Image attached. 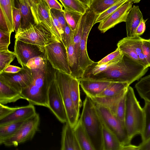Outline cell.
Segmentation results:
<instances>
[{"instance_id": "d590c367", "label": "cell", "mask_w": 150, "mask_h": 150, "mask_svg": "<svg viewBox=\"0 0 150 150\" xmlns=\"http://www.w3.org/2000/svg\"><path fill=\"white\" fill-rule=\"evenodd\" d=\"M64 10L66 21L71 30L74 31L83 14L75 11Z\"/></svg>"}, {"instance_id": "ab89813d", "label": "cell", "mask_w": 150, "mask_h": 150, "mask_svg": "<svg viewBox=\"0 0 150 150\" xmlns=\"http://www.w3.org/2000/svg\"><path fill=\"white\" fill-rule=\"evenodd\" d=\"M11 34L8 32L0 30V52L9 50Z\"/></svg>"}, {"instance_id": "7402d4cb", "label": "cell", "mask_w": 150, "mask_h": 150, "mask_svg": "<svg viewBox=\"0 0 150 150\" xmlns=\"http://www.w3.org/2000/svg\"><path fill=\"white\" fill-rule=\"evenodd\" d=\"M102 136L103 150H122L123 146L117 137L103 122Z\"/></svg>"}, {"instance_id": "7bdbcfd3", "label": "cell", "mask_w": 150, "mask_h": 150, "mask_svg": "<svg viewBox=\"0 0 150 150\" xmlns=\"http://www.w3.org/2000/svg\"><path fill=\"white\" fill-rule=\"evenodd\" d=\"M74 31L66 22L64 31V40L63 44L66 49L70 44L73 41Z\"/></svg>"}, {"instance_id": "11a10c76", "label": "cell", "mask_w": 150, "mask_h": 150, "mask_svg": "<svg viewBox=\"0 0 150 150\" xmlns=\"http://www.w3.org/2000/svg\"><path fill=\"white\" fill-rule=\"evenodd\" d=\"M139 146L131 144L123 146L122 150H139Z\"/></svg>"}, {"instance_id": "8992f818", "label": "cell", "mask_w": 150, "mask_h": 150, "mask_svg": "<svg viewBox=\"0 0 150 150\" xmlns=\"http://www.w3.org/2000/svg\"><path fill=\"white\" fill-rule=\"evenodd\" d=\"M93 102L103 122L116 135L122 145L123 146L130 144L131 141L128 137L124 123L109 108Z\"/></svg>"}, {"instance_id": "e575fe53", "label": "cell", "mask_w": 150, "mask_h": 150, "mask_svg": "<svg viewBox=\"0 0 150 150\" xmlns=\"http://www.w3.org/2000/svg\"><path fill=\"white\" fill-rule=\"evenodd\" d=\"M64 9L84 14L89 8L88 6L77 0H59Z\"/></svg>"}, {"instance_id": "5b68a950", "label": "cell", "mask_w": 150, "mask_h": 150, "mask_svg": "<svg viewBox=\"0 0 150 150\" xmlns=\"http://www.w3.org/2000/svg\"><path fill=\"white\" fill-rule=\"evenodd\" d=\"M15 38L37 46L43 52L47 45L55 42H61L42 23L31 24L25 28H20L16 33Z\"/></svg>"}, {"instance_id": "1f68e13d", "label": "cell", "mask_w": 150, "mask_h": 150, "mask_svg": "<svg viewBox=\"0 0 150 150\" xmlns=\"http://www.w3.org/2000/svg\"><path fill=\"white\" fill-rule=\"evenodd\" d=\"M130 85L126 82H111L108 87L97 97L115 96L127 89Z\"/></svg>"}, {"instance_id": "680465c9", "label": "cell", "mask_w": 150, "mask_h": 150, "mask_svg": "<svg viewBox=\"0 0 150 150\" xmlns=\"http://www.w3.org/2000/svg\"><path fill=\"white\" fill-rule=\"evenodd\" d=\"M134 3H139L141 0H129Z\"/></svg>"}, {"instance_id": "e0dca14e", "label": "cell", "mask_w": 150, "mask_h": 150, "mask_svg": "<svg viewBox=\"0 0 150 150\" xmlns=\"http://www.w3.org/2000/svg\"><path fill=\"white\" fill-rule=\"evenodd\" d=\"M79 85L86 96L90 98L98 96L111 82L89 79H78Z\"/></svg>"}, {"instance_id": "52a82bcc", "label": "cell", "mask_w": 150, "mask_h": 150, "mask_svg": "<svg viewBox=\"0 0 150 150\" xmlns=\"http://www.w3.org/2000/svg\"><path fill=\"white\" fill-rule=\"evenodd\" d=\"M68 74L55 69V78L64 104L67 122L74 128L79 121V113L77 111L70 95Z\"/></svg>"}, {"instance_id": "836d02e7", "label": "cell", "mask_w": 150, "mask_h": 150, "mask_svg": "<svg viewBox=\"0 0 150 150\" xmlns=\"http://www.w3.org/2000/svg\"><path fill=\"white\" fill-rule=\"evenodd\" d=\"M144 115V125L141 136L142 143H144L150 138V103L145 101L143 108Z\"/></svg>"}, {"instance_id": "db71d44e", "label": "cell", "mask_w": 150, "mask_h": 150, "mask_svg": "<svg viewBox=\"0 0 150 150\" xmlns=\"http://www.w3.org/2000/svg\"><path fill=\"white\" fill-rule=\"evenodd\" d=\"M138 57L142 65L146 68L149 67V64L147 61L142 52L138 55Z\"/></svg>"}, {"instance_id": "4316f807", "label": "cell", "mask_w": 150, "mask_h": 150, "mask_svg": "<svg viewBox=\"0 0 150 150\" xmlns=\"http://www.w3.org/2000/svg\"><path fill=\"white\" fill-rule=\"evenodd\" d=\"M123 54L115 59L102 64H98L97 62H94L89 66L84 71L82 77L80 79H86L93 75L96 74L107 69L111 66L118 62L122 58Z\"/></svg>"}, {"instance_id": "44dd1931", "label": "cell", "mask_w": 150, "mask_h": 150, "mask_svg": "<svg viewBox=\"0 0 150 150\" xmlns=\"http://www.w3.org/2000/svg\"><path fill=\"white\" fill-rule=\"evenodd\" d=\"M24 99L21 93L0 80V103L5 105Z\"/></svg>"}, {"instance_id": "7c38bea8", "label": "cell", "mask_w": 150, "mask_h": 150, "mask_svg": "<svg viewBox=\"0 0 150 150\" xmlns=\"http://www.w3.org/2000/svg\"><path fill=\"white\" fill-rule=\"evenodd\" d=\"M22 69L18 72L11 73L2 72L0 74V80L5 82L13 88L21 93L32 82V70L26 66L22 67Z\"/></svg>"}, {"instance_id": "f5cc1de1", "label": "cell", "mask_w": 150, "mask_h": 150, "mask_svg": "<svg viewBox=\"0 0 150 150\" xmlns=\"http://www.w3.org/2000/svg\"><path fill=\"white\" fill-rule=\"evenodd\" d=\"M139 150H150V138L144 143H141L139 146Z\"/></svg>"}, {"instance_id": "277c9868", "label": "cell", "mask_w": 150, "mask_h": 150, "mask_svg": "<svg viewBox=\"0 0 150 150\" xmlns=\"http://www.w3.org/2000/svg\"><path fill=\"white\" fill-rule=\"evenodd\" d=\"M144 121L143 109L137 100L133 88L129 86L126 94L124 122L131 141L135 136L141 134Z\"/></svg>"}, {"instance_id": "30bf717a", "label": "cell", "mask_w": 150, "mask_h": 150, "mask_svg": "<svg viewBox=\"0 0 150 150\" xmlns=\"http://www.w3.org/2000/svg\"><path fill=\"white\" fill-rule=\"evenodd\" d=\"M99 14L95 13L88 8L86 11V16L83 25V32L80 44L79 66L83 73L86 69L94 63L89 57L87 49V39L90 31Z\"/></svg>"}, {"instance_id": "91938a15", "label": "cell", "mask_w": 150, "mask_h": 150, "mask_svg": "<svg viewBox=\"0 0 150 150\" xmlns=\"http://www.w3.org/2000/svg\"><path fill=\"white\" fill-rule=\"evenodd\" d=\"M18 0V1H20V0ZM29 0V1H30V0Z\"/></svg>"}, {"instance_id": "5bb4252c", "label": "cell", "mask_w": 150, "mask_h": 150, "mask_svg": "<svg viewBox=\"0 0 150 150\" xmlns=\"http://www.w3.org/2000/svg\"><path fill=\"white\" fill-rule=\"evenodd\" d=\"M133 3L129 0L113 13L100 22L98 28L104 33L122 22H125Z\"/></svg>"}, {"instance_id": "ee69618b", "label": "cell", "mask_w": 150, "mask_h": 150, "mask_svg": "<svg viewBox=\"0 0 150 150\" xmlns=\"http://www.w3.org/2000/svg\"><path fill=\"white\" fill-rule=\"evenodd\" d=\"M50 11L57 18L64 32L66 21L64 10L60 11L54 9H51Z\"/></svg>"}, {"instance_id": "74e56055", "label": "cell", "mask_w": 150, "mask_h": 150, "mask_svg": "<svg viewBox=\"0 0 150 150\" xmlns=\"http://www.w3.org/2000/svg\"><path fill=\"white\" fill-rule=\"evenodd\" d=\"M129 0H120L105 11L99 15L95 22V24L100 22L113 13Z\"/></svg>"}, {"instance_id": "3957f363", "label": "cell", "mask_w": 150, "mask_h": 150, "mask_svg": "<svg viewBox=\"0 0 150 150\" xmlns=\"http://www.w3.org/2000/svg\"><path fill=\"white\" fill-rule=\"evenodd\" d=\"M95 150H103V122L92 99L86 96L79 119Z\"/></svg>"}, {"instance_id": "9a60e30c", "label": "cell", "mask_w": 150, "mask_h": 150, "mask_svg": "<svg viewBox=\"0 0 150 150\" xmlns=\"http://www.w3.org/2000/svg\"><path fill=\"white\" fill-rule=\"evenodd\" d=\"M14 52L22 67L26 66L28 61L32 58L44 54L37 46L16 39L15 41Z\"/></svg>"}, {"instance_id": "4dcf8cb0", "label": "cell", "mask_w": 150, "mask_h": 150, "mask_svg": "<svg viewBox=\"0 0 150 150\" xmlns=\"http://www.w3.org/2000/svg\"><path fill=\"white\" fill-rule=\"evenodd\" d=\"M86 16V12L82 16L75 30L74 31L73 41L74 54L76 62L79 67L80 44L82 35L83 25Z\"/></svg>"}, {"instance_id": "ba28073f", "label": "cell", "mask_w": 150, "mask_h": 150, "mask_svg": "<svg viewBox=\"0 0 150 150\" xmlns=\"http://www.w3.org/2000/svg\"><path fill=\"white\" fill-rule=\"evenodd\" d=\"M44 56L54 69L71 75L66 49L61 42H55L45 47Z\"/></svg>"}, {"instance_id": "c3c4849f", "label": "cell", "mask_w": 150, "mask_h": 150, "mask_svg": "<svg viewBox=\"0 0 150 150\" xmlns=\"http://www.w3.org/2000/svg\"><path fill=\"white\" fill-rule=\"evenodd\" d=\"M48 4L50 9H54L63 11V6L57 0H45Z\"/></svg>"}, {"instance_id": "9f6ffc18", "label": "cell", "mask_w": 150, "mask_h": 150, "mask_svg": "<svg viewBox=\"0 0 150 150\" xmlns=\"http://www.w3.org/2000/svg\"><path fill=\"white\" fill-rule=\"evenodd\" d=\"M89 8L92 0H77Z\"/></svg>"}, {"instance_id": "d6986e66", "label": "cell", "mask_w": 150, "mask_h": 150, "mask_svg": "<svg viewBox=\"0 0 150 150\" xmlns=\"http://www.w3.org/2000/svg\"><path fill=\"white\" fill-rule=\"evenodd\" d=\"M61 150H81L77 141L74 128L68 122L62 129L61 140Z\"/></svg>"}, {"instance_id": "603a6c76", "label": "cell", "mask_w": 150, "mask_h": 150, "mask_svg": "<svg viewBox=\"0 0 150 150\" xmlns=\"http://www.w3.org/2000/svg\"><path fill=\"white\" fill-rule=\"evenodd\" d=\"M68 88L70 95L76 108L79 113L82 105L79 79L70 74H68Z\"/></svg>"}, {"instance_id": "83f0119b", "label": "cell", "mask_w": 150, "mask_h": 150, "mask_svg": "<svg viewBox=\"0 0 150 150\" xmlns=\"http://www.w3.org/2000/svg\"><path fill=\"white\" fill-rule=\"evenodd\" d=\"M15 7L14 0H0V10L3 13L10 32L14 30L12 18L13 10Z\"/></svg>"}, {"instance_id": "681fc988", "label": "cell", "mask_w": 150, "mask_h": 150, "mask_svg": "<svg viewBox=\"0 0 150 150\" xmlns=\"http://www.w3.org/2000/svg\"><path fill=\"white\" fill-rule=\"evenodd\" d=\"M0 30L9 32L5 18L1 10H0Z\"/></svg>"}, {"instance_id": "cb8c5ba5", "label": "cell", "mask_w": 150, "mask_h": 150, "mask_svg": "<svg viewBox=\"0 0 150 150\" xmlns=\"http://www.w3.org/2000/svg\"><path fill=\"white\" fill-rule=\"evenodd\" d=\"M18 1V8L21 13V25L20 28H25L35 23L31 10V3L29 0Z\"/></svg>"}, {"instance_id": "f6af8a7d", "label": "cell", "mask_w": 150, "mask_h": 150, "mask_svg": "<svg viewBox=\"0 0 150 150\" xmlns=\"http://www.w3.org/2000/svg\"><path fill=\"white\" fill-rule=\"evenodd\" d=\"M122 54L117 47L113 52L108 55L101 60L97 62L98 64H102L112 61L119 57Z\"/></svg>"}, {"instance_id": "7dc6e473", "label": "cell", "mask_w": 150, "mask_h": 150, "mask_svg": "<svg viewBox=\"0 0 150 150\" xmlns=\"http://www.w3.org/2000/svg\"><path fill=\"white\" fill-rule=\"evenodd\" d=\"M16 107H11L0 103V119L11 113Z\"/></svg>"}, {"instance_id": "f546056e", "label": "cell", "mask_w": 150, "mask_h": 150, "mask_svg": "<svg viewBox=\"0 0 150 150\" xmlns=\"http://www.w3.org/2000/svg\"><path fill=\"white\" fill-rule=\"evenodd\" d=\"M135 87L140 97L150 103V74L141 78Z\"/></svg>"}, {"instance_id": "8d00e7d4", "label": "cell", "mask_w": 150, "mask_h": 150, "mask_svg": "<svg viewBox=\"0 0 150 150\" xmlns=\"http://www.w3.org/2000/svg\"><path fill=\"white\" fill-rule=\"evenodd\" d=\"M15 57L14 52L9 50L0 52V74L10 64Z\"/></svg>"}, {"instance_id": "6f0895ef", "label": "cell", "mask_w": 150, "mask_h": 150, "mask_svg": "<svg viewBox=\"0 0 150 150\" xmlns=\"http://www.w3.org/2000/svg\"><path fill=\"white\" fill-rule=\"evenodd\" d=\"M31 3L37 4L41 0H29Z\"/></svg>"}, {"instance_id": "d6a6232c", "label": "cell", "mask_w": 150, "mask_h": 150, "mask_svg": "<svg viewBox=\"0 0 150 150\" xmlns=\"http://www.w3.org/2000/svg\"><path fill=\"white\" fill-rule=\"evenodd\" d=\"M120 0H92L89 8L97 14L102 13Z\"/></svg>"}, {"instance_id": "ac0fdd59", "label": "cell", "mask_w": 150, "mask_h": 150, "mask_svg": "<svg viewBox=\"0 0 150 150\" xmlns=\"http://www.w3.org/2000/svg\"><path fill=\"white\" fill-rule=\"evenodd\" d=\"M36 113L34 105L30 103L27 105L17 107L11 113L0 119V126L12 122L28 119Z\"/></svg>"}, {"instance_id": "d4e9b609", "label": "cell", "mask_w": 150, "mask_h": 150, "mask_svg": "<svg viewBox=\"0 0 150 150\" xmlns=\"http://www.w3.org/2000/svg\"><path fill=\"white\" fill-rule=\"evenodd\" d=\"M74 130L81 150H95L89 137L79 120L74 127Z\"/></svg>"}, {"instance_id": "8fae6325", "label": "cell", "mask_w": 150, "mask_h": 150, "mask_svg": "<svg viewBox=\"0 0 150 150\" xmlns=\"http://www.w3.org/2000/svg\"><path fill=\"white\" fill-rule=\"evenodd\" d=\"M48 108L62 123L67 122L66 111L62 98L55 78L48 93Z\"/></svg>"}, {"instance_id": "484cf974", "label": "cell", "mask_w": 150, "mask_h": 150, "mask_svg": "<svg viewBox=\"0 0 150 150\" xmlns=\"http://www.w3.org/2000/svg\"><path fill=\"white\" fill-rule=\"evenodd\" d=\"M27 119L15 121L0 126V144H3L5 140L14 135Z\"/></svg>"}, {"instance_id": "ffe728a7", "label": "cell", "mask_w": 150, "mask_h": 150, "mask_svg": "<svg viewBox=\"0 0 150 150\" xmlns=\"http://www.w3.org/2000/svg\"><path fill=\"white\" fill-rule=\"evenodd\" d=\"M143 16L138 6L134 5L128 14L126 21L127 37H134L136 36L137 28Z\"/></svg>"}, {"instance_id": "f907efd6", "label": "cell", "mask_w": 150, "mask_h": 150, "mask_svg": "<svg viewBox=\"0 0 150 150\" xmlns=\"http://www.w3.org/2000/svg\"><path fill=\"white\" fill-rule=\"evenodd\" d=\"M146 20L143 18L142 19L136 30L135 34L137 36H140L142 35L146 29L145 23Z\"/></svg>"}, {"instance_id": "7a4b0ae2", "label": "cell", "mask_w": 150, "mask_h": 150, "mask_svg": "<svg viewBox=\"0 0 150 150\" xmlns=\"http://www.w3.org/2000/svg\"><path fill=\"white\" fill-rule=\"evenodd\" d=\"M149 67H144L125 54L117 63L107 69L86 79L110 82H126L130 85L144 76Z\"/></svg>"}, {"instance_id": "4fadbf2b", "label": "cell", "mask_w": 150, "mask_h": 150, "mask_svg": "<svg viewBox=\"0 0 150 150\" xmlns=\"http://www.w3.org/2000/svg\"><path fill=\"white\" fill-rule=\"evenodd\" d=\"M31 8L35 23H42L49 30L57 40L60 41L52 25L50 8L45 1L41 0L37 4L31 3Z\"/></svg>"}, {"instance_id": "f35d334b", "label": "cell", "mask_w": 150, "mask_h": 150, "mask_svg": "<svg viewBox=\"0 0 150 150\" xmlns=\"http://www.w3.org/2000/svg\"><path fill=\"white\" fill-rule=\"evenodd\" d=\"M126 94L120 99L114 110L111 112L124 123Z\"/></svg>"}, {"instance_id": "b9f144b4", "label": "cell", "mask_w": 150, "mask_h": 150, "mask_svg": "<svg viewBox=\"0 0 150 150\" xmlns=\"http://www.w3.org/2000/svg\"><path fill=\"white\" fill-rule=\"evenodd\" d=\"M12 18L14 30L16 33L21 28V13L19 8L15 7L13 9Z\"/></svg>"}, {"instance_id": "9c48e42d", "label": "cell", "mask_w": 150, "mask_h": 150, "mask_svg": "<svg viewBox=\"0 0 150 150\" xmlns=\"http://www.w3.org/2000/svg\"><path fill=\"white\" fill-rule=\"evenodd\" d=\"M39 114L35 115L27 119L18 131L5 140L3 144L7 146H17L33 139L38 131L40 123Z\"/></svg>"}, {"instance_id": "816d5d0a", "label": "cell", "mask_w": 150, "mask_h": 150, "mask_svg": "<svg viewBox=\"0 0 150 150\" xmlns=\"http://www.w3.org/2000/svg\"><path fill=\"white\" fill-rule=\"evenodd\" d=\"M22 68V67H20L10 64L4 69L3 72L11 73H16L21 71Z\"/></svg>"}, {"instance_id": "60d3db41", "label": "cell", "mask_w": 150, "mask_h": 150, "mask_svg": "<svg viewBox=\"0 0 150 150\" xmlns=\"http://www.w3.org/2000/svg\"><path fill=\"white\" fill-rule=\"evenodd\" d=\"M44 61V54L43 56L35 57L28 61L26 66L31 69H37L40 68L43 65Z\"/></svg>"}, {"instance_id": "2e32d148", "label": "cell", "mask_w": 150, "mask_h": 150, "mask_svg": "<svg viewBox=\"0 0 150 150\" xmlns=\"http://www.w3.org/2000/svg\"><path fill=\"white\" fill-rule=\"evenodd\" d=\"M143 39L138 36L134 37H127L118 42L117 47L122 54L127 55L142 64L138 55L142 52V45Z\"/></svg>"}, {"instance_id": "6da1fadb", "label": "cell", "mask_w": 150, "mask_h": 150, "mask_svg": "<svg viewBox=\"0 0 150 150\" xmlns=\"http://www.w3.org/2000/svg\"><path fill=\"white\" fill-rule=\"evenodd\" d=\"M32 70V82L22 90L21 95L29 103L48 108V91L54 79L55 69L45 57L43 65Z\"/></svg>"}, {"instance_id": "f1b7e54d", "label": "cell", "mask_w": 150, "mask_h": 150, "mask_svg": "<svg viewBox=\"0 0 150 150\" xmlns=\"http://www.w3.org/2000/svg\"><path fill=\"white\" fill-rule=\"evenodd\" d=\"M66 50L68 62L71 72V75L78 79H80L82 77L83 74L76 62L74 54V41L70 44Z\"/></svg>"}, {"instance_id": "bcb514c9", "label": "cell", "mask_w": 150, "mask_h": 150, "mask_svg": "<svg viewBox=\"0 0 150 150\" xmlns=\"http://www.w3.org/2000/svg\"><path fill=\"white\" fill-rule=\"evenodd\" d=\"M142 51L150 67V39H143Z\"/></svg>"}, {"instance_id": "94428289", "label": "cell", "mask_w": 150, "mask_h": 150, "mask_svg": "<svg viewBox=\"0 0 150 150\" xmlns=\"http://www.w3.org/2000/svg\"></svg>"}]
</instances>
